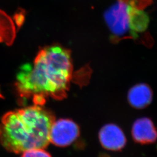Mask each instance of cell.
Masks as SVG:
<instances>
[{"instance_id": "obj_4", "label": "cell", "mask_w": 157, "mask_h": 157, "mask_svg": "<svg viewBox=\"0 0 157 157\" xmlns=\"http://www.w3.org/2000/svg\"><path fill=\"white\" fill-rule=\"evenodd\" d=\"M79 136L80 128L75 122L70 119H59L51 125L49 141L57 147H65L71 145Z\"/></svg>"}, {"instance_id": "obj_10", "label": "cell", "mask_w": 157, "mask_h": 157, "mask_svg": "<svg viewBox=\"0 0 157 157\" xmlns=\"http://www.w3.org/2000/svg\"><path fill=\"white\" fill-rule=\"evenodd\" d=\"M21 157H52L48 152L44 149H30L22 152Z\"/></svg>"}, {"instance_id": "obj_1", "label": "cell", "mask_w": 157, "mask_h": 157, "mask_svg": "<svg viewBox=\"0 0 157 157\" xmlns=\"http://www.w3.org/2000/svg\"><path fill=\"white\" fill-rule=\"evenodd\" d=\"M72 72L69 51L60 45L45 47L33 64L21 67L15 83L17 94L25 100L32 98L34 105L41 106L47 97L61 100L67 97Z\"/></svg>"}, {"instance_id": "obj_8", "label": "cell", "mask_w": 157, "mask_h": 157, "mask_svg": "<svg viewBox=\"0 0 157 157\" xmlns=\"http://www.w3.org/2000/svg\"><path fill=\"white\" fill-rule=\"evenodd\" d=\"M153 98L150 87L146 83H141L132 86L128 93L129 104L136 109H144L148 106Z\"/></svg>"}, {"instance_id": "obj_5", "label": "cell", "mask_w": 157, "mask_h": 157, "mask_svg": "<svg viewBox=\"0 0 157 157\" xmlns=\"http://www.w3.org/2000/svg\"><path fill=\"white\" fill-rule=\"evenodd\" d=\"M98 139L101 146L112 151L122 150L126 144V137L124 131L117 124H107L100 130Z\"/></svg>"}, {"instance_id": "obj_6", "label": "cell", "mask_w": 157, "mask_h": 157, "mask_svg": "<svg viewBox=\"0 0 157 157\" xmlns=\"http://www.w3.org/2000/svg\"><path fill=\"white\" fill-rule=\"evenodd\" d=\"M148 0H137L131 6L129 12V34L134 37H137L138 34L144 32L150 23V17L143 10L144 4Z\"/></svg>"}, {"instance_id": "obj_9", "label": "cell", "mask_w": 157, "mask_h": 157, "mask_svg": "<svg viewBox=\"0 0 157 157\" xmlns=\"http://www.w3.org/2000/svg\"><path fill=\"white\" fill-rule=\"evenodd\" d=\"M17 35V29L11 17L0 10V43L12 45Z\"/></svg>"}, {"instance_id": "obj_3", "label": "cell", "mask_w": 157, "mask_h": 157, "mask_svg": "<svg viewBox=\"0 0 157 157\" xmlns=\"http://www.w3.org/2000/svg\"><path fill=\"white\" fill-rule=\"evenodd\" d=\"M137 0H116L104 12L105 22L111 33L121 37L129 33V12Z\"/></svg>"}, {"instance_id": "obj_2", "label": "cell", "mask_w": 157, "mask_h": 157, "mask_svg": "<svg viewBox=\"0 0 157 157\" xmlns=\"http://www.w3.org/2000/svg\"><path fill=\"white\" fill-rule=\"evenodd\" d=\"M55 120L52 112L37 105L6 112L0 122V144L15 154L45 149L50 143V131Z\"/></svg>"}, {"instance_id": "obj_7", "label": "cell", "mask_w": 157, "mask_h": 157, "mask_svg": "<svg viewBox=\"0 0 157 157\" xmlns=\"http://www.w3.org/2000/svg\"><path fill=\"white\" fill-rule=\"evenodd\" d=\"M132 136L136 143L150 144L157 140V129L150 118H139L134 122L132 128Z\"/></svg>"}]
</instances>
